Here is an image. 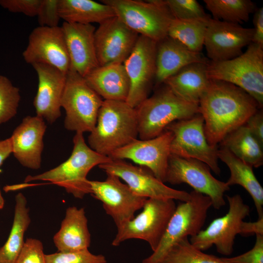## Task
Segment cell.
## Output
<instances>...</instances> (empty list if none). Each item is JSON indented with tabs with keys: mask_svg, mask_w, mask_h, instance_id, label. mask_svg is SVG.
<instances>
[{
	"mask_svg": "<svg viewBox=\"0 0 263 263\" xmlns=\"http://www.w3.org/2000/svg\"><path fill=\"white\" fill-rule=\"evenodd\" d=\"M210 80L198 105L207 140L216 147L262 108L241 88L224 81Z\"/></svg>",
	"mask_w": 263,
	"mask_h": 263,
	"instance_id": "6da1fadb",
	"label": "cell"
},
{
	"mask_svg": "<svg viewBox=\"0 0 263 263\" xmlns=\"http://www.w3.org/2000/svg\"><path fill=\"white\" fill-rule=\"evenodd\" d=\"M138 135L135 108L126 101L105 100L88 142L92 150L109 157L114 150L137 139Z\"/></svg>",
	"mask_w": 263,
	"mask_h": 263,
	"instance_id": "7a4b0ae2",
	"label": "cell"
},
{
	"mask_svg": "<svg viewBox=\"0 0 263 263\" xmlns=\"http://www.w3.org/2000/svg\"><path fill=\"white\" fill-rule=\"evenodd\" d=\"M83 133L76 132L70 157L57 167L42 173L28 176L25 182L48 181L63 188L75 198L82 199L91 191L87 176L95 166L110 162V157L92 150L85 142Z\"/></svg>",
	"mask_w": 263,
	"mask_h": 263,
	"instance_id": "3957f363",
	"label": "cell"
},
{
	"mask_svg": "<svg viewBox=\"0 0 263 263\" xmlns=\"http://www.w3.org/2000/svg\"><path fill=\"white\" fill-rule=\"evenodd\" d=\"M161 85L135 108L141 140L154 138L171 123L199 113L198 104L181 99L164 83Z\"/></svg>",
	"mask_w": 263,
	"mask_h": 263,
	"instance_id": "277c9868",
	"label": "cell"
},
{
	"mask_svg": "<svg viewBox=\"0 0 263 263\" xmlns=\"http://www.w3.org/2000/svg\"><path fill=\"white\" fill-rule=\"evenodd\" d=\"M210 79L224 81L241 88L263 106V47L251 42L246 51L234 58L208 61Z\"/></svg>",
	"mask_w": 263,
	"mask_h": 263,
	"instance_id": "5b68a950",
	"label": "cell"
},
{
	"mask_svg": "<svg viewBox=\"0 0 263 263\" xmlns=\"http://www.w3.org/2000/svg\"><path fill=\"white\" fill-rule=\"evenodd\" d=\"M190 199L176 206L166 229L153 253L142 263H162L171 248L182 239L193 236L202 229L212 206L208 196L194 190Z\"/></svg>",
	"mask_w": 263,
	"mask_h": 263,
	"instance_id": "8992f818",
	"label": "cell"
},
{
	"mask_svg": "<svg viewBox=\"0 0 263 263\" xmlns=\"http://www.w3.org/2000/svg\"><path fill=\"white\" fill-rule=\"evenodd\" d=\"M115 15L139 35L157 42L168 36L174 19L164 0H103Z\"/></svg>",
	"mask_w": 263,
	"mask_h": 263,
	"instance_id": "52a82bcc",
	"label": "cell"
},
{
	"mask_svg": "<svg viewBox=\"0 0 263 263\" xmlns=\"http://www.w3.org/2000/svg\"><path fill=\"white\" fill-rule=\"evenodd\" d=\"M103 100L87 84L84 77L69 69L61 101V107L66 113L65 128L75 132H91L96 124Z\"/></svg>",
	"mask_w": 263,
	"mask_h": 263,
	"instance_id": "ba28073f",
	"label": "cell"
},
{
	"mask_svg": "<svg viewBox=\"0 0 263 263\" xmlns=\"http://www.w3.org/2000/svg\"><path fill=\"white\" fill-rule=\"evenodd\" d=\"M176 208L174 200L148 198L139 214L117 228L112 245L116 246L126 240L137 239L148 243L154 251Z\"/></svg>",
	"mask_w": 263,
	"mask_h": 263,
	"instance_id": "9c48e42d",
	"label": "cell"
},
{
	"mask_svg": "<svg viewBox=\"0 0 263 263\" xmlns=\"http://www.w3.org/2000/svg\"><path fill=\"white\" fill-rule=\"evenodd\" d=\"M165 130L173 134L170 147L171 154L199 160L206 164L216 174H220L218 146H212L208 143L205 134L204 121L200 113L174 121Z\"/></svg>",
	"mask_w": 263,
	"mask_h": 263,
	"instance_id": "30bf717a",
	"label": "cell"
},
{
	"mask_svg": "<svg viewBox=\"0 0 263 263\" xmlns=\"http://www.w3.org/2000/svg\"><path fill=\"white\" fill-rule=\"evenodd\" d=\"M226 198L229 205L227 213L190 237V242L197 248L205 251L214 245L217 252L223 255L229 256L233 252L236 236L240 233L242 224L250 214V207L239 194Z\"/></svg>",
	"mask_w": 263,
	"mask_h": 263,
	"instance_id": "8fae6325",
	"label": "cell"
},
{
	"mask_svg": "<svg viewBox=\"0 0 263 263\" xmlns=\"http://www.w3.org/2000/svg\"><path fill=\"white\" fill-rule=\"evenodd\" d=\"M210 170L206 164L199 160L170 154L165 183L188 184L194 191L209 197L212 206L219 210L225 204L224 194L230 187L226 182L215 178Z\"/></svg>",
	"mask_w": 263,
	"mask_h": 263,
	"instance_id": "7c38bea8",
	"label": "cell"
},
{
	"mask_svg": "<svg viewBox=\"0 0 263 263\" xmlns=\"http://www.w3.org/2000/svg\"><path fill=\"white\" fill-rule=\"evenodd\" d=\"M106 174H112L123 180L136 195L146 198L188 201L190 193L170 188L156 178L148 168L136 166L124 160L112 159L100 165Z\"/></svg>",
	"mask_w": 263,
	"mask_h": 263,
	"instance_id": "4fadbf2b",
	"label": "cell"
},
{
	"mask_svg": "<svg viewBox=\"0 0 263 263\" xmlns=\"http://www.w3.org/2000/svg\"><path fill=\"white\" fill-rule=\"evenodd\" d=\"M157 42L139 35L131 53L124 62L130 82L126 102L135 108L148 97L154 81Z\"/></svg>",
	"mask_w": 263,
	"mask_h": 263,
	"instance_id": "5bb4252c",
	"label": "cell"
},
{
	"mask_svg": "<svg viewBox=\"0 0 263 263\" xmlns=\"http://www.w3.org/2000/svg\"><path fill=\"white\" fill-rule=\"evenodd\" d=\"M104 181L89 180L91 193L100 201L106 213L113 219L117 228L134 217L148 198L135 195L129 187L112 174H107Z\"/></svg>",
	"mask_w": 263,
	"mask_h": 263,
	"instance_id": "9a60e30c",
	"label": "cell"
},
{
	"mask_svg": "<svg viewBox=\"0 0 263 263\" xmlns=\"http://www.w3.org/2000/svg\"><path fill=\"white\" fill-rule=\"evenodd\" d=\"M139 36L116 16L100 23L94 32L99 66L123 64L132 51Z\"/></svg>",
	"mask_w": 263,
	"mask_h": 263,
	"instance_id": "2e32d148",
	"label": "cell"
},
{
	"mask_svg": "<svg viewBox=\"0 0 263 263\" xmlns=\"http://www.w3.org/2000/svg\"><path fill=\"white\" fill-rule=\"evenodd\" d=\"M172 138V132L165 130L151 139H136L114 150L109 157L113 160L132 161L149 169L156 178L165 183Z\"/></svg>",
	"mask_w": 263,
	"mask_h": 263,
	"instance_id": "e0dca14e",
	"label": "cell"
},
{
	"mask_svg": "<svg viewBox=\"0 0 263 263\" xmlns=\"http://www.w3.org/2000/svg\"><path fill=\"white\" fill-rule=\"evenodd\" d=\"M253 32L251 28L210 18L204 43L207 57L216 62L238 56L252 42Z\"/></svg>",
	"mask_w": 263,
	"mask_h": 263,
	"instance_id": "ac0fdd59",
	"label": "cell"
},
{
	"mask_svg": "<svg viewBox=\"0 0 263 263\" xmlns=\"http://www.w3.org/2000/svg\"><path fill=\"white\" fill-rule=\"evenodd\" d=\"M22 56L31 65L45 64L66 74L70 69V60L61 26L34 28Z\"/></svg>",
	"mask_w": 263,
	"mask_h": 263,
	"instance_id": "d6986e66",
	"label": "cell"
},
{
	"mask_svg": "<svg viewBox=\"0 0 263 263\" xmlns=\"http://www.w3.org/2000/svg\"><path fill=\"white\" fill-rule=\"evenodd\" d=\"M38 77V87L33 101L36 115L54 123L61 116V101L66 74L49 65H32Z\"/></svg>",
	"mask_w": 263,
	"mask_h": 263,
	"instance_id": "ffe728a7",
	"label": "cell"
},
{
	"mask_svg": "<svg viewBox=\"0 0 263 263\" xmlns=\"http://www.w3.org/2000/svg\"><path fill=\"white\" fill-rule=\"evenodd\" d=\"M61 28L70 60V69L85 77L99 66L95 44V27L63 22Z\"/></svg>",
	"mask_w": 263,
	"mask_h": 263,
	"instance_id": "44dd1931",
	"label": "cell"
},
{
	"mask_svg": "<svg viewBox=\"0 0 263 263\" xmlns=\"http://www.w3.org/2000/svg\"><path fill=\"white\" fill-rule=\"evenodd\" d=\"M46 128L42 118L28 115L14 130L10 137L12 153L22 166L32 169L40 168Z\"/></svg>",
	"mask_w": 263,
	"mask_h": 263,
	"instance_id": "7402d4cb",
	"label": "cell"
},
{
	"mask_svg": "<svg viewBox=\"0 0 263 263\" xmlns=\"http://www.w3.org/2000/svg\"><path fill=\"white\" fill-rule=\"evenodd\" d=\"M201 53L193 52L168 36L157 42L154 82L159 86L184 67L195 62H207Z\"/></svg>",
	"mask_w": 263,
	"mask_h": 263,
	"instance_id": "603a6c76",
	"label": "cell"
},
{
	"mask_svg": "<svg viewBox=\"0 0 263 263\" xmlns=\"http://www.w3.org/2000/svg\"><path fill=\"white\" fill-rule=\"evenodd\" d=\"M84 78L90 88L104 100L126 101L130 82L123 64L99 66Z\"/></svg>",
	"mask_w": 263,
	"mask_h": 263,
	"instance_id": "cb8c5ba5",
	"label": "cell"
},
{
	"mask_svg": "<svg viewBox=\"0 0 263 263\" xmlns=\"http://www.w3.org/2000/svg\"><path fill=\"white\" fill-rule=\"evenodd\" d=\"M53 241L58 251L70 252L88 249L91 234L83 208L69 207L66 211L59 230Z\"/></svg>",
	"mask_w": 263,
	"mask_h": 263,
	"instance_id": "d4e9b609",
	"label": "cell"
},
{
	"mask_svg": "<svg viewBox=\"0 0 263 263\" xmlns=\"http://www.w3.org/2000/svg\"><path fill=\"white\" fill-rule=\"evenodd\" d=\"M208 62L187 65L163 83L181 99L199 105L210 80L207 75Z\"/></svg>",
	"mask_w": 263,
	"mask_h": 263,
	"instance_id": "484cf974",
	"label": "cell"
},
{
	"mask_svg": "<svg viewBox=\"0 0 263 263\" xmlns=\"http://www.w3.org/2000/svg\"><path fill=\"white\" fill-rule=\"evenodd\" d=\"M218 159L228 167L230 175L226 182L231 186L243 187L251 196L255 206L258 218L263 217V188L253 171V167L241 160L229 150L221 146L217 151Z\"/></svg>",
	"mask_w": 263,
	"mask_h": 263,
	"instance_id": "4316f807",
	"label": "cell"
},
{
	"mask_svg": "<svg viewBox=\"0 0 263 263\" xmlns=\"http://www.w3.org/2000/svg\"><path fill=\"white\" fill-rule=\"evenodd\" d=\"M58 11L64 22L83 24H99L115 16L110 6L92 0H59Z\"/></svg>",
	"mask_w": 263,
	"mask_h": 263,
	"instance_id": "83f0119b",
	"label": "cell"
},
{
	"mask_svg": "<svg viewBox=\"0 0 263 263\" xmlns=\"http://www.w3.org/2000/svg\"><path fill=\"white\" fill-rule=\"evenodd\" d=\"M14 217L8 238L0 248V263H16L25 241V233L31 222L27 200L22 193L15 197Z\"/></svg>",
	"mask_w": 263,
	"mask_h": 263,
	"instance_id": "f1b7e54d",
	"label": "cell"
},
{
	"mask_svg": "<svg viewBox=\"0 0 263 263\" xmlns=\"http://www.w3.org/2000/svg\"><path fill=\"white\" fill-rule=\"evenodd\" d=\"M220 144L253 168H257L263 164V145L245 125L228 134Z\"/></svg>",
	"mask_w": 263,
	"mask_h": 263,
	"instance_id": "f546056e",
	"label": "cell"
},
{
	"mask_svg": "<svg viewBox=\"0 0 263 263\" xmlns=\"http://www.w3.org/2000/svg\"><path fill=\"white\" fill-rule=\"evenodd\" d=\"M210 18L193 19H174L169 28L168 36L180 41L190 50L201 53Z\"/></svg>",
	"mask_w": 263,
	"mask_h": 263,
	"instance_id": "4dcf8cb0",
	"label": "cell"
},
{
	"mask_svg": "<svg viewBox=\"0 0 263 263\" xmlns=\"http://www.w3.org/2000/svg\"><path fill=\"white\" fill-rule=\"evenodd\" d=\"M204 2L213 19L238 24L246 22L257 9L250 0H204Z\"/></svg>",
	"mask_w": 263,
	"mask_h": 263,
	"instance_id": "1f68e13d",
	"label": "cell"
},
{
	"mask_svg": "<svg viewBox=\"0 0 263 263\" xmlns=\"http://www.w3.org/2000/svg\"><path fill=\"white\" fill-rule=\"evenodd\" d=\"M162 263H226L221 258L207 254L193 245L188 237L175 244Z\"/></svg>",
	"mask_w": 263,
	"mask_h": 263,
	"instance_id": "d6a6232c",
	"label": "cell"
},
{
	"mask_svg": "<svg viewBox=\"0 0 263 263\" xmlns=\"http://www.w3.org/2000/svg\"><path fill=\"white\" fill-rule=\"evenodd\" d=\"M20 100L19 88L6 76L0 75V125L16 115Z\"/></svg>",
	"mask_w": 263,
	"mask_h": 263,
	"instance_id": "836d02e7",
	"label": "cell"
},
{
	"mask_svg": "<svg viewBox=\"0 0 263 263\" xmlns=\"http://www.w3.org/2000/svg\"><path fill=\"white\" fill-rule=\"evenodd\" d=\"M165 2L174 17L178 19H193L210 17L196 0H165Z\"/></svg>",
	"mask_w": 263,
	"mask_h": 263,
	"instance_id": "e575fe53",
	"label": "cell"
},
{
	"mask_svg": "<svg viewBox=\"0 0 263 263\" xmlns=\"http://www.w3.org/2000/svg\"><path fill=\"white\" fill-rule=\"evenodd\" d=\"M46 263H106L104 256L95 255L88 249L45 254Z\"/></svg>",
	"mask_w": 263,
	"mask_h": 263,
	"instance_id": "d590c367",
	"label": "cell"
},
{
	"mask_svg": "<svg viewBox=\"0 0 263 263\" xmlns=\"http://www.w3.org/2000/svg\"><path fill=\"white\" fill-rule=\"evenodd\" d=\"M41 242L34 238L25 241L16 263H46Z\"/></svg>",
	"mask_w": 263,
	"mask_h": 263,
	"instance_id": "8d00e7d4",
	"label": "cell"
},
{
	"mask_svg": "<svg viewBox=\"0 0 263 263\" xmlns=\"http://www.w3.org/2000/svg\"><path fill=\"white\" fill-rule=\"evenodd\" d=\"M59 0H42L37 15L39 26L54 27L58 26L61 19L58 11Z\"/></svg>",
	"mask_w": 263,
	"mask_h": 263,
	"instance_id": "74e56055",
	"label": "cell"
},
{
	"mask_svg": "<svg viewBox=\"0 0 263 263\" xmlns=\"http://www.w3.org/2000/svg\"><path fill=\"white\" fill-rule=\"evenodd\" d=\"M42 0H0V5L13 13L37 16Z\"/></svg>",
	"mask_w": 263,
	"mask_h": 263,
	"instance_id": "f35d334b",
	"label": "cell"
},
{
	"mask_svg": "<svg viewBox=\"0 0 263 263\" xmlns=\"http://www.w3.org/2000/svg\"><path fill=\"white\" fill-rule=\"evenodd\" d=\"M253 248L247 252L233 257H222L226 263H263V235L256 234Z\"/></svg>",
	"mask_w": 263,
	"mask_h": 263,
	"instance_id": "ab89813d",
	"label": "cell"
},
{
	"mask_svg": "<svg viewBox=\"0 0 263 263\" xmlns=\"http://www.w3.org/2000/svg\"><path fill=\"white\" fill-rule=\"evenodd\" d=\"M251 133L263 145V111L259 109L247 120L245 124Z\"/></svg>",
	"mask_w": 263,
	"mask_h": 263,
	"instance_id": "60d3db41",
	"label": "cell"
},
{
	"mask_svg": "<svg viewBox=\"0 0 263 263\" xmlns=\"http://www.w3.org/2000/svg\"><path fill=\"white\" fill-rule=\"evenodd\" d=\"M254 25L252 42L263 47V7L256 9L253 18Z\"/></svg>",
	"mask_w": 263,
	"mask_h": 263,
	"instance_id": "b9f144b4",
	"label": "cell"
},
{
	"mask_svg": "<svg viewBox=\"0 0 263 263\" xmlns=\"http://www.w3.org/2000/svg\"><path fill=\"white\" fill-rule=\"evenodd\" d=\"M252 234L263 235V217L253 222L244 221L241 225L240 234L248 235Z\"/></svg>",
	"mask_w": 263,
	"mask_h": 263,
	"instance_id": "7bdbcfd3",
	"label": "cell"
},
{
	"mask_svg": "<svg viewBox=\"0 0 263 263\" xmlns=\"http://www.w3.org/2000/svg\"><path fill=\"white\" fill-rule=\"evenodd\" d=\"M12 153L10 138L0 140V167Z\"/></svg>",
	"mask_w": 263,
	"mask_h": 263,
	"instance_id": "ee69618b",
	"label": "cell"
},
{
	"mask_svg": "<svg viewBox=\"0 0 263 263\" xmlns=\"http://www.w3.org/2000/svg\"><path fill=\"white\" fill-rule=\"evenodd\" d=\"M4 200L1 195L0 190V209H1L4 207Z\"/></svg>",
	"mask_w": 263,
	"mask_h": 263,
	"instance_id": "f6af8a7d",
	"label": "cell"
}]
</instances>
